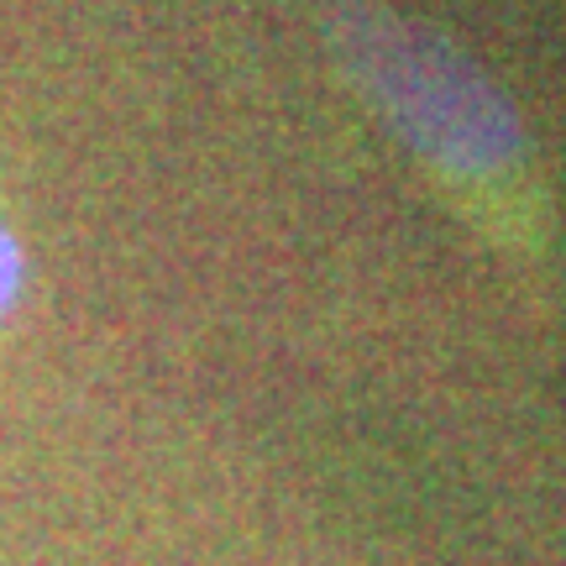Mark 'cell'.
<instances>
[{
	"label": "cell",
	"instance_id": "cell-1",
	"mask_svg": "<svg viewBox=\"0 0 566 566\" xmlns=\"http://www.w3.org/2000/svg\"><path fill=\"white\" fill-rule=\"evenodd\" d=\"M321 38L357 101L451 189H514L530 126L509 90L441 27L388 0H325Z\"/></svg>",
	"mask_w": 566,
	"mask_h": 566
},
{
	"label": "cell",
	"instance_id": "cell-2",
	"mask_svg": "<svg viewBox=\"0 0 566 566\" xmlns=\"http://www.w3.org/2000/svg\"><path fill=\"white\" fill-rule=\"evenodd\" d=\"M21 283H27V258H21V242L11 237V226L0 221V321L17 310Z\"/></svg>",
	"mask_w": 566,
	"mask_h": 566
}]
</instances>
